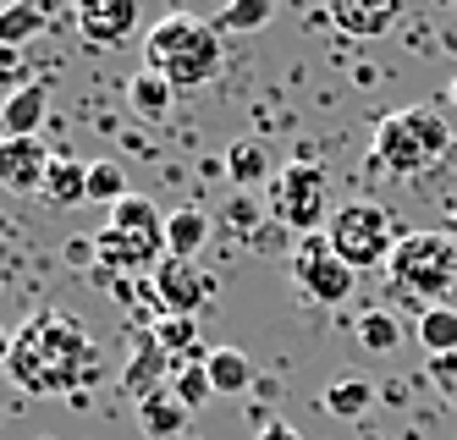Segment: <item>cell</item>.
<instances>
[{"label": "cell", "mask_w": 457, "mask_h": 440, "mask_svg": "<svg viewBox=\"0 0 457 440\" xmlns=\"http://www.w3.org/2000/svg\"><path fill=\"white\" fill-rule=\"evenodd\" d=\"M6 375L28 396H78L100 380V358H94L88 330L72 314L39 309L17 336H12V358Z\"/></svg>", "instance_id": "obj_1"}, {"label": "cell", "mask_w": 457, "mask_h": 440, "mask_svg": "<svg viewBox=\"0 0 457 440\" xmlns=\"http://www.w3.org/2000/svg\"><path fill=\"white\" fill-rule=\"evenodd\" d=\"M144 50H149V66H154V72L166 78L177 94H182V88H204L210 78H220V66H226L220 28L187 17V12L160 17V22L149 28Z\"/></svg>", "instance_id": "obj_2"}, {"label": "cell", "mask_w": 457, "mask_h": 440, "mask_svg": "<svg viewBox=\"0 0 457 440\" xmlns=\"http://www.w3.org/2000/svg\"><path fill=\"white\" fill-rule=\"evenodd\" d=\"M446 154H452V127L436 105H403V111L380 116L375 144H370V160L397 182L436 171Z\"/></svg>", "instance_id": "obj_3"}, {"label": "cell", "mask_w": 457, "mask_h": 440, "mask_svg": "<svg viewBox=\"0 0 457 440\" xmlns=\"http://www.w3.org/2000/svg\"><path fill=\"white\" fill-rule=\"evenodd\" d=\"M386 276H391L397 292L424 297L436 309V303H446L452 286H457V243L446 231H408V237H397V248H391Z\"/></svg>", "instance_id": "obj_4"}, {"label": "cell", "mask_w": 457, "mask_h": 440, "mask_svg": "<svg viewBox=\"0 0 457 440\" xmlns=\"http://www.w3.org/2000/svg\"><path fill=\"white\" fill-rule=\"evenodd\" d=\"M325 243L331 253L347 264V270H375V264H391V248H397V226L380 204H342L331 220H325Z\"/></svg>", "instance_id": "obj_5"}, {"label": "cell", "mask_w": 457, "mask_h": 440, "mask_svg": "<svg viewBox=\"0 0 457 440\" xmlns=\"http://www.w3.org/2000/svg\"><path fill=\"white\" fill-rule=\"evenodd\" d=\"M270 215L298 231V237H314L320 220H331V177H325V165H309V160H292L270 177Z\"/></svg>", "instance_id": "obj_6"}, {"label": "cell", "mask_w": 457, "mask_h": 440, "mask_svg": "<svg viewBox=\"0 0 457 440\" xmlns=\"http://www.w3.org/2000/svg\"><path fill=\"white\" fill-rule=\"evenodd\" d=\"M292 281H298V292L314 297L320 309H337V303L353 297L358 270H347V264L331 253V243L314 231V237H303V243H298V253H292Z\"/></svg>", "instance_id": "obj_7"}, {"label": "cell", "mask_w": 457, "mask_h": 440, "mask_svg": "<svg viewBox=\"0 0 457 440\" xmlns=\"http://www.w3.org/2000/svg\"><path fill=\"white\" fill-rule=\"evenodd\" d=\"M50 165L55 160L45 138H0V187L6 193H45Z\"/></svg>", "instance_id": "obj_8"}, {"label": "cell", "mask_w": 457, "mask_h": 440, "mask_svg": "<svg viewBox=\"0 0 457 440\" xmlns=\"http://www.w3.org/2000/svg\"><path fill=\"white\" fill-rule=\"evenodd\" d=\"M154 292L166 303V314H193L199 320L204 297H210V276L193 259H160L154 264Z\"/></svg>", "instance_id": "obj_9"}, {"label": "cell", "mask_w": 457, "mask_h": 440, "mask_svg": "<svg viewBox=\"0 0 457 440\" xmlns=\"http://www.w3.org/2000/svg\"><path fill=\"white\" fill-rule=\"evenodd\" d=\"M138 28V0H78V33L94 50H116Z\"/></svg>", "instance_id": "obj_10"}, {"label": "cell", "mask_w": 457, "mask_h": 440, "mask_svg": "<svg viewBox=\"0 0 457 440\" xmlns=\"http://www.w3.org/2000/svg\"><path fill=\"white\" fill-rule=\"evenodd\" d=\"M325 12L347 39H380V33L397 28L403 0H325Z\"/></svg>", "instance_id": "obj_11"}, {"label": "cell", "mask_w": 457, "mask_h": 440, "mask_svg": "<svg viewBox=\"0 0 457 440\" xmlns=\"http://www.w3.org/2000/svg\"><path fill=\"white\" fill-rule=\"evenodd\" d=\"M45 116H50V83L34 78V83L6 94V105H0V132H6V138H39Z\"/></svg>", "instance_id": "obj_12"}, {"label": "cell", "mask_w": 457, "mask_h": 440, "mask_svg": "<svg viewBox=\"0 0 457 440\" xmlns=\"http://www.w3.org/2000/svg\"><path fill=\"white\" fill-rule=\"evenodd\" d=\"M166 259V243H149V237H127L116 226L100 231V264L105 270H121V276H138V270Z\"/></svg>", "instance_id": "obj_13"}, {"label": "cell", "mask_w": 457, "mask_h": 440, "mask_svg": "<svg viewBox=\"0 0 457 440\" xmlns=\"http://www.w3.org/2000/svg\"><path fill=\"white\" fill-rule=\"evenodd\" d=\"M171 375H177L171 353H160L154 342H144L133 358H127V369H121V391L133 396V402H144V396H154V391H166Z\"/></svg>", "instance_id": "obj_14"}, {"label": "cell", "mask_w": 457, "mask_h": 440, "mask_svg": "<svg viewBox=\"0 0 457 440\" xmlns=\"http://www.w3.org/2000/svg\"><path fill=\"white\" fill-rule=\"evenodd\" d=\"M220 165H226V177H232V187H253V182L276 177V160H270V149L259 138H237L232 149L220 154Z\"/></svg>", "instance_id": "obj_15"}, {"label": "cell", "mask_w": 457, "mask_h": 440, "mask_svg": "<svg viewBox=\"0 0 457 440\" xmlns=\"http://www.w3.org/2000/svg\"><path fill=\"white\" fill-rule=\"evenodd\" d=\"M204 243H210V215L204 210L182 204V210L166 215V259H193Z\"/></svg>", "instance_id": "obj_16"}, {"label": "cell", "mask_w": 457, "mask_h": 440, "mask_svg": "<svg viewBox=\"0 0 457 440\" xmlns=\"http://www.w3.org/2000/svg\"><path fill=\"white\" fill-rule=\"evenodd\" d=\"M204 358H210V347H193L182 363H177V375H171V396L182 402V408L193 413V408H204V402H215V386H210V369H204Z\"/></svg>", "instance_id": "obj_17"}, {"label": "cell", "mask_w": 457, "mask_h": 440, "mask_svg": "<svg viewBox=\"0 0 457 440\" xmlns=\"http://www.w3.org/2000/svg\"><path fill=\"white\" fill-rule=\"evenodd\" d=\"M204 369H210L215 396H243V391L253 386V363H248V353H243V347H210Z\"/></svg>", "instance_id": "obj_18"}, {"label": "cell", "mask_w": 457, "mask_h": 440, "mask_svg": "<svg viewBox=\"0 0 457 440\" xmlns=\"http://www.w3.org/2000/svg\"><path fill=\"white\" fill-rule=\"evenodd\" d=\"M138 424H144L149 440H177L187 429V408H182L171 391H154V396L138 402Z\"/></svg>", "instance_id": "obj_19"}, {"label": "cell", "mask_w": 457, "mask_h": 440, "mask_svg": "<svg viewBox=\"0 0 457 440\" xmlns=\"http://www.w3.org/2000/svg\"><path fill=\"white\" fill-rule=\"evenodd\" d=\"M171 99H177V88L160 78L154 66H144V72L127 83V105H133L144 121H166V116H171Z\"/></svg>", "instance_id": "obj_20"}, {"label": "cell", "mask_w": 457, "mask_h": 440, "mask_svg": "<svg viewBox=\"0 0 457 440\" xmlns=\"http://www.w3.org/2000/svg\"><path fill=\"white\" fill-rule=\"evenodd\" d=\"M111 226L127 231V237H149V243H166V215H160L144 193H127L121 204L111 210Z\"/></svg>", "instance_id": "obj_21"}, {"label": "cell", "mask_w": 457, "mask_h": 440, "mask_svg": "<svg viewBox=\"0 0 457 440\" xmlns=\"http://www.w3.org/2000/svg\"><path fill=\"white\" fill-rule=\"evenodd\" d=\"M45 33V6L39 0H12V6H0V45L6 50H22L28 39H39Z\"/></svg>", "instance_id": "obj_22"}, {"label": "cell", "mask_w": 457, "mask_h": 440, "mask_svg": "<svg viewBox=\"0 0 457 440\" xmlns=\"http://www.w3.org/2000/svg\"><path fill=\"white\" fill-rule=\"evenodd\" d=\"M419 347L441 358V353H457V309L452 303H436V309H419Z\"/></svg>", "instance_id": "obj_23"}, {"label": "cell", "mask_w": 457, "mask_h": 440, "mask_svg": "<svg viewBox=\"0 0 457 440\" xmlns=\"http://www.w3.org/2000/svg\"><path fill=\"white\" fill-rule=\"evenodd\" d=\"M353 336H358V347H364V353H397L403 320L391 314V309H364V314H358V325H353Z\"/></svg>", "instance_id": "obj_24"}, {"label": "cell", "mask_w": 457, "mask_h": 440, "mask_svg": "<svg viewBox=\"0 0 457 440\" xmlns=\"http://www.w3.org/2000/svg\"><path fill=\"white\" fill-rule=\"evenodd\" d=\"M149 342L160 353H171V358H187L193 347H204L199 342V320H193V314H160L154 330H149Z\"/></svg>", "instance_id": "obj_25"}, {"label": "cell", "mask_w": 457, "mask_h": 440, "mask_svg": "<svg viewBox=\"0 0 457 440\" xmlns=\"http://www.w3.org/2000/svg\"><path fill=\"white\" fill-rule=\"evenodd\" d=\"M325 413H331V419H364L370 413V402H375V386L370 380H331V386H325Z\"/></svg>", "instance_id": "obj_26"}, {"label": "cell", "mask_w": 457, "mask_h": 440, "mask_svg": "<svg viewBox=\"0 0 457 440\" xmlns=\"http://www.w3.org/2000/svg\"><path fill=\"white\" fill-rule=\"evenodd\" d=\"M45 198H50V204H61V210L83 204V198H88V165L55 160V165H50V182H45Z\"/></svg>", "instance_id": "obj_27"}, {"label": "cell", "mask_w": 457, "mask_h": 440, "mask_svg": "<svg viewBox=\"0 0 457 440\" xmlns=\"http://www.w3.org/2000/svg\"><path fill=\"white\" fill-rule=\"evenodd\" d=\"M276 6H281V0H226L220 17H215V28L220 33H259V28L276 17Z\"/></svg>", "instance_id": "obj_28"}, {"label": "cell", "mask_w": 457, "mask_h": 440, "mask_svg": "<svg viewBox=\"0 0 457 440\" xmlns=\"http://www.w3.org/2000/svg\"><path fill=\"white\" fill-rule=\"evenodd\" d=\"M88 198H94V204H111V210L127 198V171L116 160H94L88 165Z\"/></svg>", "instance_id": "obj_29"}, {"label": "cell", "mask_w": 457, "mask_h": 440, "mask_svg": "<svg viewBox=\"0 0 457 440\" xmlns=\"http://www.w3.org/2000/svg\"><path fill=\"white\" fill-rule=\"evenodd\" d=\"M424 375H430V386L441 391V402H446V408H457V353H441V358H430V363H424Z\"/></svg>", "instance_id": "obj_30"}, {"label": "cell", "mask_w": 457, "mask_h": 440, "mask_svg": "<svg viewBox=\"0 0 457 440\" xmlns=\"http://www.w3.org/2000/svg\"><path fill=\"white\" fill-rule=\"evenodd\" d=\"M61 259H67L72 270H88L94 259H100V237H67V248H61Z\"/></svg>", "instance_id": "obj_31"}, {"label": "cell", "mask_w": 457, "mask_h": 440, "mask_svg": "<svg viewBox=\"0 0 457 440\" xmlns=\"http://www.w3.org/2000/svg\"><path fill=\"white\" fill-rule=\"evenodd\" d=\"M17 72H22V50H6V45H0V88H6V94H12ZM17 88H22V83H17Z\"/></svg>", "instance_id": "obj_32"}, {"label": "cell", "mask_w": 457, "mask_h": 440, "mask_svg": "<svg viewBox=\"0 0 457 440\" xmlns=\"http://www.w3.org/2000/svg\"><path fill=\"white\" fill-rule=\"evenodd\" d=\"M253 440H303V435L292 429V424H281V419H276V424H265V429H259Z\"/></svg>", "instance_id": "obj_33"}, {"label": "cell", "mask_w": 457, "mask_h": 440, "mask_svg": "<svg viewBox=\"0 0 457 440\" xmlns=\"http://www.w3.org/2000/svg\"><path fill=\"white\" fill-rule=\"evenodd\" d=\"M12 358V336H6V325H0V363Z\"/></svg>", "instance_id": "obj_34"}, {"label": "cell", "mask_w": 457, "mask_h": 440, "mask_svg": "<svg viewBox=\"0 0 457 440\" xmlns=\"http://www.w3.org/2000/svg\"><path fill=\"white\" fill-rule=\"evenodd\" d=\"M446 237H452V243H457V210L446 215Z\"/></svg>", "instance_id": "obj_35"}, {"label": "cell", "mask_w": 457, "mask_h": 440, "mask_svg": "<svg viewBox=\"0 0 457 440\" xmlns=\"http://www.w3.org/2000/svg\"><path fill=\"white\" fill-rule=\"evenodd\" d=\"M446 94H452V105H457V78H452V88H446Z\"/></svg>", "instance_id": "obj_36"}, {"label": "cell", "mask_w": 457, "mask_h": 440, "mask_svg": "<svg viewBox=\"0 0 457 440\" xmlns=\"http://www.w3.org/2000/svg\"><path fill=\"white\" fill-rule=\"evenodd\" d=\"M6 6H12V0H6Z\"/></svg>", "instance_id": "obj_37"}]
</instances>
